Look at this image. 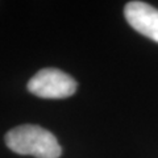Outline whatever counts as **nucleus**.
I'll return each instance as SVG.
<instances>
[{"label": "nucleus", "mask_w": 158, "mask_h": 158, "mask_svg": "<svg viewBox=\"0 0 158 158\" xmlns=\"http://www.w3.org/2000/svg\"><path fill=\"white\" fill-rule=\"evenodd\" d=\"M6 144L12 152L36 158H59L62 149L56 136L38 125H20L6 135Z\"/></svg>", "instance_id": "1"}, {"label": "nucleus", "mask_w": 158, "mask_h": 158, "mask_svg": "<svg viewBox=\"0 0 158 158\" xmlns=\"http://www.w3.org/2000/svg\"><path fill=\"white\" fill-rule=\"evenodd\" d=\"M28 90L42 99H66L77 91V82L58 69H42L28 82Z\"/></svg>", "instance_id": "2"}, {"label": "nucleus", "mask_w": 158, "mask_h": 158, "mask_svg": "<svg viewBox=\"0 0 158 158\" xmlns=\"http://www.w3.org/2000/svg\"><path fill=\"white\" fill-rule=\"evenodd\" d=\"M128 24L142 36L158 42V9L144 2H129L124 8Z\"/></svg>", "instance_id": "3"}]
</instances>
